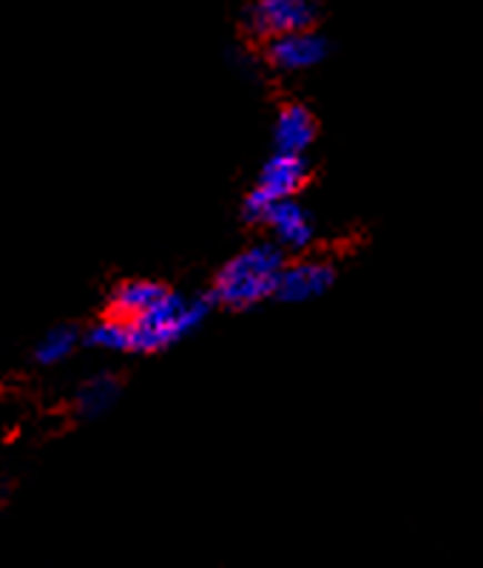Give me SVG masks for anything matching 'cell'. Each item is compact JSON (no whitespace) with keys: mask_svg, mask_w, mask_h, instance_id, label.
<instances>
[{"mask_svg":"<svg viewBox=\"0 0 483 568\" xmlns=\"http://www.w3.org/2000/svg\"><path fill=\"white\" fill-rule=\"evenodd\" d=\"M284 267V251L276 242H259L245 247L228 262L213 282L211 302L228 311H251L276 293L279 273Z\"/></svg>","mask_w":483,"mask_h":568,"instance_id":"obj_1","label":"cell"},{"mask_svg":"<svg viewBox=\"0 0 483 568\" xmlns=\"http://www.w3.org/2000/svg\"><path fill=\"white\" fill-rule=\"evenodd\" d=\"M211 313V298H191L165 291L149 311L125 318L129 329V353L151 355L174 347L185 336L197 333Z\"/></svg>","mask_w":483,"mask_h":568,"instance_id":"obj_2","label":"cell"},{"mask_svg":"<svg viewBox=\"0 0 483 568\" xmlns=\"http://www.w3.org/2000/svg\"><path fill=\"white\" fill-rule=\"evenodd\" d=\"M308 160L302 154H282V151H276L262 165L256 187L248 194L245 205H242L245 220L264 222V213L271 211L273 202L299 194L304 182H308Z\"/></svg>","mask_w":483,"mask_h":568,"instance_id":"obj_3","label":"cell"},{"mask_svg":"<svg viewBox=\"0 0 483 568\" xmlns=\"http://www.w3.org/2000/svg\"><path fill=\"white\" fill-rule=\"evenodd\" d=\"M316 23L313 0H256L248 12V29L256 38H276L284 32H299Z\"/></svg>","mask_w":483,"mask_h":568,"instance_id":"obj_4","label":"cell"},{"mask_svg":"<svg viewBox=\"0 0 483 568\" xmlns=\"http://www.w3.org/2000/svg\"><path fill=\"white\" fill-rule=\"evenodd\" d=\"M333 284L335 267L330 262H322V258H302V262H293V265L282 267L273 296L279 302L304 304L324 296Z\"/></svg>","mask_w":483,"mask_h":568,"instance_id":"obj_5","label":"cell"},{"mask_svg":"<svg viewBox=\"0 0 483 568\" xmlns=\"http://www.w3.org/2000/svg\"><path fill=\"white\" fill-rule=\"evenodd\" d=\"M330 45L322 34L299 29V32H284L271 38L268 43V63L276 71H308L316 69L328 58Z\"/></svg>","mask_w":483,"mask_h":568,"instance_id":"obj_6","label":"cell"},{"mask_svg":"<svg viewBox=\"0 0 483 568\" xmlns=\"http://www.w3.org/2000/svg\"><path fill=\"white\" fill-rule=\"evenodd\" d=\"M262 225L271 227L273 236H276V245L282 251H304V247H310L313 236H316L310 213L293 196L273 202L271 211L264 213Z\"/></svg>","mask_w":483,"mask_h":568,"instance_id":"obj_7","label":"cell"},{"mask_svg":"<svg viewBox=\"0 0 483 568\" xmlns=\"http://www.w3.org/2000/svg\"><path fill=\"white\" fill-rule=\"evenodd\" d=\"M316 116L304 105L290 103L279 111L276 123H273V145L282 154H304L316 140Z\"/></svg>","mask_w":483,"mask_h":568,"instance_id":"obj_8","label":"cell"},{"mask_svg":"<svg viewBox=\"0 0 483 568\" xmlns=\"http://www.w3.org/2000/svg\"><path fill=\"white\" fill-rule=\"evenodd\" d=\"M165 291V284L151 282V278H129V282L117 284L109 296V316L134 318L137 313L149 311Z\"/></svg>","mask_w":483,"mask_h":568,"instance_id":"obj_9","label":"cell"},{"mask_svg":"<svg viewBox=\"0 0 483 568\" xmlns=\"http://www.w3.org/2000/svg\"><path fill=\"white\" fill-rule=\"evenodd\" d=\"M120 382H117L114 375L109 373H100L94 375V378H89V382L80 387L78 393V413L80 418L85 420H94L100 418V415L109 413L111 407H114V400L120 398Z\"/></svg>","mask_w":483,"mask_h":568,"instance_id":"obj_10","label":"cell"},{"mask_svg":"<svg viewBox=\"0 0 483 568\" xmlns=\"http://www.w3.org/2000/svg\"><path fill=\"white\" fill-rule=\"evenodd\" d=\"M80 344V329L71 327V324H63V327H52L43 336V342L34 349V362L43 364V367H54V364L66 362L74 347Z\"/></svg>","mask_w":483,"mask_h":568,"instance_id":"obj_11","label":"cell"},{"mask_svg":"<svg viewBox=\"0 0 483 568\" xmlns=\"http://www.w3.org/2000/svg\"><path fill=\"white\" fill-rule=\"evenodd\" d=\"M85 344L97 349H109V353H129V329H125V318L109 316L103 322H97L94 327L85 333Z\"/></svg>","mask_w":483,"mask_h":568,"instance_id":"obj_12","label":"cell"}]
</instances>
